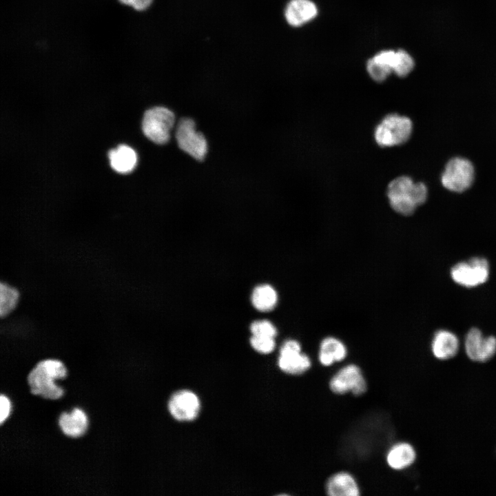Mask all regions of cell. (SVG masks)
Returning <instances> with one entry per match:
<instances>
[{
	"mask_svg": "<svg viewBox=\"0 0 496 496\" xmlns=\"http://www.w3.org/2000/svg\"><path fill=\"white\" fill-rule=\"evenodd\" d=\"M58 424L65 435L78 438L88 429V417L81 409L74 408L70 413L63 412L60 415Z\"/></svg>",
	"mask_w": 496,
	"mask_h": 496,
	"instance_id": "12",
	"label": "cell"
},
{
	"mask_svg": "<svg viewBox=\"0 0 496 496\" xmlns=\"http://www.w3.org/2000/svg\"><path fill=\"white\" fill-rule=\"evenodd\" d=\"M66 376V366L61 360L50 358L41 360L28 373L30 392L45 400H59L63 395L64 390L55 382L63 380Z\"/></svg>",
	"mask_w": 496,
	"mask_h": 496,
	"instance_id": "1",
	"label": "cell"
},
{
	"mask_svg": "<svg viewBox=\"0 0 496 496\" xmlns=\"http://www.w3.org/2000/svg\"><path fill=\"white\" fill-rule=\"evenodd\" d=\"M278 365L284 373L298 375L311 368V361L307 355L302 353L298 341L288 340L280 347Z\"/></svg>",
	"mask_w": 496,
	"mask_h": 496,
	"instance_id": "9",
	"label": "cell"
},
{
	"mask_svg": "<svg viewBox=\"0 0 496 496\" xmlns=\"http://www.w3.org/2000/svg\"><path fill=\"white\" fill-rule=\"evenodd\" d=\"M11 411V402L7 396L0 395V424H2L8 417Z\"/></svg>",
	"mask_w": 496,
	"mask_h": 496,
	"instance_id": "25",
	"label": "cell"
},
{
	"mask_svg": "<svg viewBox=\"0 0 496 496\" xmlns=\"http://www.w3.org/2000/svg\"><path fill=\"white\" fill-rule=\"evenodd\" d=\"M250 344L254 350L264 354L272 352L276 346L274 338L267 336L252 335Z\"/></svg>",
	"mask_w": 496,
	"mask_h": 496,
	"instance_id": "23",
	"label": "cell"
},
{
	"mask_svg": "<svg viewBox=\"0 0 496 496\" xmlns=\"http://www.w3.org/2000/svg\"><path fill=\"white\" fill-rule=\"evenodd\" d=\"M416 453L413 446L407 442H398L387 451L386 462L392 469L400 471L410 466L415 462Z\"/></svg>",
	"mask_w": 496,
	"mask_h": 496,
	"instance_id": "16",
	"label": "cell"
},
{
	"mask_svg": "<svg viewBox=\"0 0 496 496\" xmlns=\"http://www.w3.org/2000/svg\"><path fill=\"white\" fill-rule=\"evenodd\" d=\"M278 295L276 290L269 285L257 286L251 294L254 307L260 311H269L276 305Z\"/></svg>",
	"mask_w": 496,
	"mask_h": 496,
	"instance_id": "19",
	"label": "cell"
},
{
	"mask_svg": "<svg viewBox=\"0 0 496 496\" xmlns=\"http://www.w3.org/2000/svg\"><path fill=\"white\" fill-rule=\"evenodd\" d=\"M325 490L329 496H358L360 490L354 477L348 472H337L327 479Z\"/></svg>",
	"mask_w": 496,
	"mask_h": 496,
	"instance_id": "13",
	"label": "cell"
},
{
	"mask_svg": "<svg viewBox=\"0 0 496 496\" xmlns=\"http://www.w3.org/2000/svg\"><path fill=\"white\" fill-rule=\"evenodd\" d=\"M465 351L471 360L484 362L490 360L496 353V338L484 336L477 328H472L466 335Z\"/></svg>",
	"mask_w": 496,
	"mask_h": 496,
	"instance_id": "10",
	"label": "cell"
},
{
	"mask_svg": "<svg viewBox=\"0 0 496 496\" xmlns=\"http://www.w3.org/2000/svg\"><path fill=\"white\" fill-rule=\"evenodd\" d=\"M459 342L457 337L447 330H440L433 336L431 350L433 355L441 360L453 358L458 352Z\"/></svg>",
	"mask_w": 496,
	"mask_h": 496,
	"instance_id": "15",
	"label": "cell"
},
{
	"mask_svg": "<svg viewBox=\"0 0 496 496\" xmlns=\"http://www.w3.org/2000/svg\"><path fill=\"white\" fill-rule=\"evenodd\" d=\"M176 139L180 149L196 160L202 161L207 152V143L203 134L196 129L195 122L183 118L177 124Z\"/></svg>",
	"mask_w": 496,
	"mask_h": 496,
	"instance_id": "6",
	"label": "cell"
},
{
	"mask_svg": "<svg viewBox=\"0 0 496 496\" xmlns=\"http://www.w3.org/2000/svg\"><path fill=\"white\" fill-rule=\"evenodd\" d=\"M366 70L369 76L377 82L384 81L393 72L391 68L373 58L367 61Z\"/></svg>",
	"mask_w": 496,
	"mask_h": 496,
	"instance_id": "22",
	"label": "cell"
},
{
	"mask_svg": "<svg viewBox=\"0 0 496 496\" xmlns=\"http://www.w3.org/2000/svg\"><path fill=\"white\" fill-rule=\"evenodd\" d=\"M415 62L413 57L405 50L396 51L393 72L400 77H405L413 70Z\"/></svg>",
	"mask_w": 496,
	"mask_h": 496,
	"instance_id": "21",
	"label": "cell"
},
{
	"mask_svg": "<svg viewBox=\"0 0 496 496\" xmlns=\"http://www.w3.org/2000/svg\"><path fill=\"white\" fill-rule=\"evenodd\" d=\"M174 123L175 116L171 110L165 107H154L145 112L142 130L150 141L163 145L169 141Z\"/></svg>",
	"mask_w": 496,
	"mask_h": 496,
	"instance_id": "4",
	"label": "cell"
},
{
	"mask_svg": "<svg viewBox=\"0 0 496 496\" xmlns=\"http://www.w3.org/2000/svg\"><path fill=\"white\" fill-rule=\"evenodd\" d=\"M108 156L112 168L118 173H129L137 164L136 153L126 145H121L111 149Z\"/></svg>",
	"mask_w": 496,
	"mask_h": 496,
	"instance_id": "17",
	"label": "cell"
},
{
	"mask_svg": "<svg viewBox=\"0 0 496 496\" xmlns=\"http://www.w3.org/2000/svg\"><path fill=\"white\" fill-rule=\"evenodd\" d=\"M318 9L310 0H291L285 9V17L291 26L298 27L316 17Z\"/></svg>",
	"mask_w": 496,
	"mask_h": 496,
	"instance_id": "14",
	"label": "cell"
},
{
	"mask_svg": "<svg viewBox=\"0 0 496 496\" xmlns=\"http://www.w3.org/2000/svg\"><path fill=\"white\" fill-rule=\"evenodd\" d=\"M200 404L198 397L189 390L174 393L168 402V410L176 420L189 422L196 418Z\"/></svg>",
	"mask_w": 496,
	"mask_h": 496,
	"instance_id": "11",
	"label": "cell"
},
{
	"mask_svg": "<svg viewBox=\"0 0 496 496\" xmlns=\"http://www.w3.org/2000/svg\"><path fill=\"white\" fill-rule=\"evenodd\" d=\"M121 3L129 6L136 10L143 11L148 8L153 0H118Z\"/></svg>",
	"mask_w": 496,
	"mask_h": 496,
	"instance_id": "26",
	"label": "cell"
},
{
	"mask_svg": "<svg viewBox=\"0 0 496 496\" xmlns=\"http://www.w3.org/2000/svg\"><path fill=\"white\" fill-rule=\"evenodd\" d=\"M413 131L411 120L405 116L390 114L376 126L374 138L382 147H390L405 143Z\"/></svg>",
	"mask_w": 496,
	"mask_h": 496,
	"instance_id": "3",
	"label": "cell"
},
{
	"mask_svg": "<svg viewBox=\"0 0 496 496\" xmlns=\"http://www.w3.org/2000/svg\"><path fill=\"white\" fill-rule=\"evenodd\" d=\"M474 177L475 170L471 162L464 158L455 157L446 165L441 182L448 190L460 193L472 185Z\"/></svg>",
	"mask_w": 496,
	"mask_h": 496,
	"instance_id": "5",
	"label": "cell"
},
{
	"mask_svg": "<svg viewBox=\"0 0 496 496\" xmlns=\"http://www.w3.org/2000/svg\"><path fill=\"white\" fill-rule=\"evenodd\" d=\"M19 293L17 289L1 282L0 285V316L1 318L9 315L17 307Z\"/></svg>",
	"mask_w": 496,
	"mask_h": 496,
	"instance_id": "20",
	"label": "cell"
},
{
	"mask_svg": "<svg viewBox=\"0 0 496 496\" xmlns=\"http://www.w3.org/2000/svg\"><path fill=\"white\" fill-rule=\"evenodd\" d=\"M386 193L392 209L398 214L409 216L424 203L428 190L424 183H415L409 176H402L389 183Z\"/></svg>",
	"mask_w": 496,
	"mask_h": 496,
	"instance_id": "2",
	"label": "cell"
},
{
	"mask_svg": "<svg viewBox=\"0 0 496 496\" xmlns=\"http://www.w3.org/2000/svg\"><path fill=\"white\" fill-rule=\"evenodd\" d=\"M451 275L452 279L461 286L477 287L488 278V262L484 258L475 257L466 262L456 264L452 267Z\"/></svg>",
	"mask_w": 496,
	"mask_h": 496,
	"instance_id": "8",
	"label": "cell"
},
{
	"mask_svg": "<svg viewBox=\"0 0 496 496\" xmlns=\"http://www.w3.org/2000/svg\"><path fill=\"white\" fill-rule=\"evenodd\" d=\"M331 391L337 395L351 393L355 395H362L367 389L366 379L361 369L355 364L342 366L330 379Z\"/></svg>",
	"mask_w": 496,
	"mask_h": 496,
	"instance_id": "7",
	"label": "cell"
},
{
	"mask_svg": "<svg viewBox=\"0 0 496 496\" xmlns=\"http://www.w3.org/2000/svg\"><path fill=\"white\" fill-rule=\"evenodd\" d=\"M347 355L345 345L338 339L327 337L320 345L319 361L324 366H329L335 362L342 361Z\"/></svg>",
	"mask_w": 496,
	"mask_h": 496,
	"instance_id": "18",
	"label": "cell"
},
{
	"mask_svg": "<svg viewBox=\"0 0 496 496\" xmlns=\"http://www.w3.org/2000/svg\"><path fill=\"white\" fill-rule=\"evenodd\" d=\"M250 331L252 335L267 336L275 338L277 334L276 328L268 320H257L251 323Z\"/></svg>",
	"mask_w": 496,
	"mask_h": 496,
	"instance_id": "24",
	"label": "cell"
}]
</instances>
